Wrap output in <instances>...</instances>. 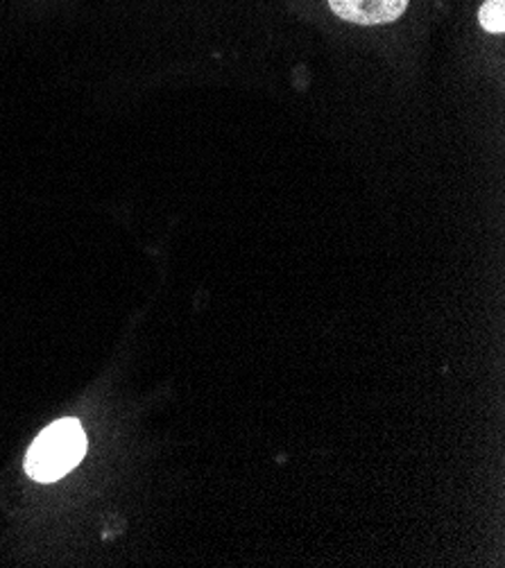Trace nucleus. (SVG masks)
Wrapping results in <instances>:
<instances>
[{"label":"nucleus","instance_id":"f257e3e1","mask_svg":"<svg viewBox=\"0 0 505 568\" xmlns=\"http://www.w3.org/2000/svg\"><path fill=\"white\" fill-rule=\"evenodd\" d=\"M87 453V435L78 419H58L43 428L26 456V471L37 483H54L75 469Z\"/></svg>","mask_w":505,"mask_h":568},{"label":"nucleus","instance_id":"f03ea898","mask_svg":"<svg viewBox=\"0 0 505 568\" xmlns=\"http://www.w3.org/2000/svg\"><path fill=\"white\" fill-rule=\"evenodd\" d=\"M329 6L345 21L378 26L397 21L406 12L408 0H329Z\"/></svg>","mask_w":505,"mask_h":568},{"label":"nucleus","instance_id":"7ed1b4c3","mask_svg":"<svg viewBox=\"0 0 505 568\" xmlns=\"http://www.w3.org/2000/svg\"><path fill=\"white\" fill-rule=\"evenodd\" d=\"M478 19L487 32L501 34L505 30V0H487L478 12Z\"/></svg>","mask_w":505,"mask_h":568}]
</instances>
